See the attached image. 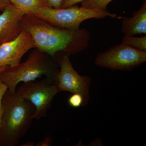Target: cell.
I'll return each mask as SVG.
<instances>
[{
  "label": "cell",
  "instance_id": "obj_6",
  "mask_svg": "<svg viewBox=\"0 0 146 146\" xmlns=\"http://www.w3.org/2000/svg\"><path fill=\"white\" fill-rule=\"evenodd\" d=\"M146 61V52L121 43L100 53L95 59L96 65L114 71L132 70Z\"/></svg>",
  "mask_w": 146,
  "mask_h": 146
},
{
  "label": "cell",
  "instance_id": "obj_17",
  "mask_svg": "<svg viewBox=\"0 0 146 146\" xmlns=\"http://www.w3.org/2000/svg\"><path fill=\"white\" fill-rule=\"evenodd\" d=\"M87 0H64L61 8H67L75 5L79 3H82Z\"/></svg>",
  "mask_w": 146,
  "mask_h": 146
},
{
  "label": "cell",
  "instance_id": "obj_1",
  "mask_svg": "<svg viewBox=\"0 0 146 146\" xmlns=\"http://www.w3.org/2000/svg\"><path fill=\"white\" fill-rule=\"evenodd\" d=\"M24 29L28 32L36 48L52 57L59 52L75 54L88 47L91 39L85 29L72 31L55 27L31 14H25Z\"/></svg>",
  "mask_w": 146,
  "mask_h": 146
},
{
  "label": "cell",
  "instance_id": "obj_3",
  "mask_svg": "<svg viewBox=\"0 0 146 146\" xmlns=\"http://www.w3.org/2000/svg\"><path fill=\"white\" fill-rule=\"evenodd\" d=\"M53 58H54L35 48L25 62L7 67L0 74V80L11 92L16 91V86L20 82L35 81L42 76H45L54 83L59 70Z\"/></svg>",
  "mask_w": 146,
  "mask_h": 146
},
{
  "label": "cell",
  "instance_id": "obj_13",
  "mask_svg": "<svg viewBox=\"0 0 146 146\" xmlns=\"http://www.w3.org/2000/svg\"><path fill=\"white\" fill-rule=\"evenodd\" d=\"M113 0H87L81 3L82 7L106 10L107 6Z\"/></svg>",
  "mask_w": 146,
  "mask_h": 146
},
{
  "label": "cell",
  "instance_id": "obj_14",
  "mask_svg": "<svg viewBox=\"0 0 146 146\" xmlns=\"http://www.w3.org/2000/svg\"><path fill=\"white\" fill-rule=\"evenodd\" d=\"M68 104L71 107L78 108L83 106V98L81 95L78 94H73L68 100Z\"/></svg>",
  "mask_w": 146,
  "mask_h": 146
},
{
  "label": "cell",
  "instance_id": "obj_11",
  "mask_svg": "<svg viewBox=\"0 0 146 146\" xmlns=\"http://www.w3.org/2000/svg\"><path fill=\"white\" fill-rule=\"evenodd\" d=\"M11 3L15 5L26 14H31L38 8L46 5L44 0H9Z\"/></svg>",
  "mask_w": 146,
  "mask_h": 146
},
{
  "label": "cell",
  "instance_id": "obj_7",
  "mask_svg": "<svg viewBox=\"0 0 146 146\" xmlns=\"http://www.w3.org/2000/svg\"><path fill=\"white\" fill-rule=\"evenodd\" d=\"M16 92L34 105L35 112L33 118L36 120L46 116L54 98L58 93L53 83L46 78L40 81L24 82Z\"/></svg>",
  "mask_w": 146,
  "mask_h": 146
},
{
  "label": "cell",
  "instance_id": "obj_10",
  "mask_svg": "<svg viewBox=\"0 0 146 146\" xmlns=\"http://www.w3.org/2000/svg\"><path fill=\"white\" fill-rule=\"evenodd\" d=\"M121 30L125 35L132 36L146 33V1L140 9L131 17H124L121 21Z\"/></svg>",
  "mask_w": 146,
  "mask_h": 146
},
{
  "label": "cell",
  "instance_id": "obj_18",
  "mask_svg": "<svg viewBox=\"0 0 146 146\" xmlns=\"http://www.w3.org/2000/svg\"><path fill=\"white\" fill-rule=\"evenodd\" d=\"M51 138L50 137H47L43 141L38 142L36 144L37 146H49L51 145Z\"/></svg>",
  "mask_w": 146,
  "mask_h": 146
},
{
  "label": "cell",
  "instance_id": "obj_21",
  "mask_svg": "<svg viewBox=\"0 0 146 146\" xmlns=\"http://www.w3.org/2000/svg\"><path fill=\"white\" fill-rule=\"evenodd\" d=\"M9 66H4V67H0V74L6 69Z\"/></svg>",
  "mask_w": 146,
  "mask_h": 146
},
{
  "label": "cell",
  "instance_id": "obj_15",
  "mask_svg": "<svg viewBox=\"0 0 146 146\" xmlns=\"http://www.w3.org/2000/svg\"><path fill=\"white\" fill-rule=\"evenodd\" d=\"M7 88L4 84L0 80V129L1 125L3 115V99L4 95L6 91H7Z\"/></svg>",
  "mask_w": 146,
  "mask_h": 146
},
{
  "label": "cell",
  "instance_id": "obj_9",
  "mask_svg": "<svg viewBox=\"0 0 146 146\" xmlns=\"http://www.w3.org/2000/svg\"><path fill=\"white\" fill-rule=\"evenodd\" d=\"M25 13L12 4L0 14V44L13 40L23 30V19Z\"/></svg>",
  "mask_w": 146,
  "mask_h": 146
},
{
  "label": "cell",
  "instance_id": "obj_4",
  "mask_svg": "<svg viewBox=\"0 0 146 146\" xmlns=\"http://www.w3.org/2000/svg\"><path fill=\"white\" fill-rule=\"evenodd\" d=\"M31 15L44 20L55 27L72 31L80 29L82 23L88 19L116 18V13L97 9L74 5L67 8H53L47 6L40 7Z\"/></svg>",
  "mask_w": 146,
  "mask_h": 146
},
{
  "label": "cell",
  "instance_id": "obj_16",
  "mask_svg": "<svg viewBox=\"0 0 146 146\" xmlns=\"http://www.w3.org/2000/svg\"><path fill=\"white\" fill-rule=\"evenodd\" d=\"M64 0H44L47 6L53 8H60Z\"/></svg>",
  "mask_w": 146,
  "mask_h": 146
},
{
  "label": "cell",
  "instance_id": "obj_20",
  "mask_svg": "<svg viewBox=\"0 0 146 146\" xmlns=\"http://www.w3.org/2000/svg\"><path fill=\"white\" fill-rule=\"evenodd\" d=\"M35 143L34 142H29L23 144L21 146H35Z\"/></svg>",
  "mask_w": 146,
  "mask_h": 146
},
{
  "label": "cell",
  "instance_id": "obj_12",
  "mask_svg": "<svg viewBox=\"0 0 146 146\" xmlns=\"http://www.w3.org/2000/svg\"><path fill=\"white\" fill-rule=\"evenodd\" d=\"M122 43L135 49L146 52V36L137 37L124 35Z\"/></svg>",
  "mask_w": 146,
  "mask_h": 146
},
{
  "label": "cell",
  "instance_id": "obj_8",
  "mask_svg": "<svg viewBox=\"0 0 146 146\" xmlns=\"http://www.w3.org/2000/svg\"><path fill=\"white\" fill-rule=\"evenodd\" d=\"M35 48L31 35L23 29L15 39L0 44V67L17 65L24 55Z\"/></svg>",
  "mask_w": 146,
  "mask_h": 146
},
{
  "label": "cell",
  "instance_id": "obj_5",
  "mask_svg": "<svg viewBox=\"0 0 146 146\" xmlns=\"http://www.w3.org/2000/svg\"><path fill=\"white\" fill-rule=\"evenodd\" d=\"M70 55L63 52L56 54L60 70L53 84L58 93L65 91L81 95L83 98V106H86L90 99L89 89L92 79L89 76L80 75L76 71L70 60Z\"/></svg>",
  "mask_w": 146,
  "mask_h": 146
},
{
  "label": "cell",
  "instance_id": "obj_19",
  "mask_svg": "<svg viewBox=\"0 0 146 146\" xmlns=\"http://www.w3.org/2000/svg\"><path fill=\"white\" fill-rule=\"evenodd\" d=\"M11 3L9 0H0V9H4Z\"/></svg>",
  "mask_w": 146,
  "mask_h": 146
},
{
  "label": "cell",
  "instance_id": "obj_2",
  "mask_svg": "<svg viewBox=\"0 0 146 146\" xmlns=\"http://www.w3.org/2000/svg\"><path fill=\"white\" fill-rule=\"evenodd\" d=\"M3 106L0 146H15L31 127L35 108L16 91L8 89L3 98Z\"/></svg>",
  "mask_w": 146,
  "mask_h": 146
}]
</instances>
